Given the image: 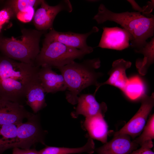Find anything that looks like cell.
Returning a JSON list of instances; mask_svg holds the SVG:
<instances>
[{
    "label": "cell",
    "instance_id": "11",
    "mask_svg": "<svg viewBox=\"0 0 154 154\" xmlns=\"http://www.w3.org/2000/svg\"><path fill=\"white\" fill-rule=\"evenodd\" d=\"M19 103L0 98V125L16 124L23 122L32 115Z\"/></svg>",
    "mask_w": 154,
    "mask_h": 154
},
{
    "label": "cell",
    "instance_id": "8",
    "mask_svg": "<svg viewBox=\"0 0 154 154\" xmlns=\"http://www.w3.org/2000/svg\"><path fill=\"white\" fill-rule=\"evenodd\" d=\"M40 7L35 13L33 17V23L39 31H46L52 29V25L56 16L60 12L65 11L69 13L72 10L69 0L61 1L57 5L52 6L42 0Z\"/></svg>",
    "mask_w": 154,
    "mask_h": 154
},
{
    "label": "cell",
    "instance_id": "3",
    "mask_svg": "<svg viewBox=\"0 0 154 154\" xmlns=\"http://www.w3.org/2000/svg\"><path fill=\"white\" fill-rule=\"evenodd\" d=\"M99 58L87 59L81 62L74 61L62 66L57 68L64 79L66 86V98L73 105L77 104L78 95L84 89L99 83L98 80L103 74L96 71L100 66Z\"/></svg>",
    "mask_w": 154,
    "mask_h": 154
},
{
    "label": "cell",
    "instance_id": "23",
    "mask_svg": "<svg viewBox=\"0 0 154 154\" xmlns=\"http://www.w3.org/2000/svg\"><path fill=\"white\" fill-rule=\"evenodd\" d=\"M154 139V114L149 117L142 132L139 137L133 141L139 146L145 141Z\"/></svg>",
    "mask_w": 154,
    "mask_h": 154
},
{
    "label": "cell",
    "instance_id": "7",
    "mask_svg": "<svg viewBox=\"0 0 154 154\" xmlns=\"http://www.w3.org/2000/svg\"><path fill=\"white\" fill-rule=\"evenodd\" d=\"M141 105L132 117L114 135H127L133 140L142 132L148 117L154 106V93L151 96L143 94L141 97Z\"/></svg>",
    "mask_w": 154,
    "mask_h": 154
},
{
    "label": "cell",
    "instance_id": "21",
    "mask_svg": "<svg viewBox=\"0 0 154 154\" xmlns=\"http://www.w3.org/2000/svg\"><path fill=\"white\" fill-rule=\"evenodd\" d=\"M144 86L141 79L138 76L128 79L125 86L122 90L130 99L135 100L144 94Z\"/></svg>",
    "mask_w": 154,
    "mask_h": 154
},
{
    "label": "cell",
    "instance_id": "30",
    "mask_svg": "<svg viewBox=\"0 0 154 154\" xmlns=\"http://www.w3.org/2000/svg\"><path fill=\"white\" fill-rule=\"evenodd\" d=\"M2 35H1V33H0V36H1Z\"/></svg>",
    "mask_w": 154,
    "mask_h": 154
},
{
    "label": "cell",
    "instance_id": "4",
    "mask_svg": "<svg viewBox=\"0 0 154 154\" xmlns=\"http://www.w3.org/2000/svg\"><path fill=\"white\" fill-rule=\"evenodd\" d=\"M46 31L24 28L21 39L0 36V52L11 59L35 66L40 50L39 42Z\"/></svg>",
    "mask_w": 154,
    "mask_h": 154
},
{
    "label": "cell",
    "instance_id": "25",
    "mask_svg": "<svg viewBox=\"0 0 154 154\" xmlns=\"http://www.w3.org/2000/svg\"><path fill=\"white\" fill-rule=\"evenodd\" d=\"M153 146L152 140L145 141L140 147L133 151L129 154H154L151 149Z\"/></svg>",
    "mask_w": 154,
    "mask_h": 154
},
{
    "label": "cell",
    "instance_id": "12",
    "mask_svg": "<svg viewBox=\"0 0 154 154\" xmlns=\"http://www.w3.org/2000/svg\"><path fill=\"white\" fill-rule=\"evenodd\" d=\"M96 94H82L78 96L77 105L75 110L71 113L72 117L77 118L79 115L85 117L98 114L105 116L107 110L106 104L104 102L99 103L96 100Z\"/></svg>",
    "mask_w": 154,
    "mask_h": 154
},
{
    "label": "cell",
    "instance_id": "15",
    "mask_svg": "<svg viewBox=\"0 0 154 154\" xmlns=\"http://www.w3.org/2000/svg\"><path fill=\"white\" fill-rule=\"evenodd\" d=\"M131 65V62L123 59H119L114 61L111 68L108 73L109 76V78L105 82L98 83L94 93L96 94L101 86L106 84L115 86L122 91L129 79L126 76V71L130 67Z\"/></svg>",
    "mask_w": 154,
    "mask_h": 154
},
{
    "label": "cell",
    "instance_id": "5",
    "mask_svg": "<svg viewBox=\"0 0 154 154\" xmlns=\"http://www.w3.org/2000/svg\"><path fill=\"white\" fill-rule=\"evenodd\" d=\"M87 52L72 48L56 41H44L42 46L35 62L38 67L47 65L57 68L66 65L76 59H81Z\"/></svg>",
    "mask_w": 154,
    "mask_h": 154
},
{
    "label": "cell",
    "instance_id": "22",
    "mask_svg": "<svg viewBox=\"0 0 154 154\" xmlns=\"http://www.w3.org/2000/svg\"><path fill=\"white\" fill-rule=\"evenodd\" d=\"M42 0H9L5 1L3 8L11 9L15 17L19 12L29 7L34 8L40 4Z\"/></svg>",
    "mask_w": 154,
    "mask_h": 154
},
{
    "label": "cell",
    "instance_id": "26",
    "mask_svg": "<svg viewBox=\"0 0 154 154\" xmlns=\"http://www.w3.org/2000/svg\"><path fill=\"white\" fill-rule=\"evenodd\" d=\"M15 17L12 11L8 8L4 7L0 11V33L3 26Z\"/></svg>",
    "mask_w": 154,
    "mask_h": 154
},
{
    "label": "cell",
    "instance_id": "9",
    "mask_svg": "<svg viewBox=\"0 0 154 154\" xmlns=\"http://www.w3.org/2000/svg\"><path fill=\"white\" fill-rule=\"evenodd\" d=\"M99 30L97 27L94 26L89 32L80 34L70 32H59L52 28L45 35L44 41L58 42L70 47L83 50L89 54L93 51V48L87 45V39L91 34L96 33Z\"/></svg>",
    "mask_w": 154,
    "mask_h": 154
},
{
    "label": "cell",
    "instance_id": "14",
    "mask_svg": "<svg viewBox=\"0 0 154 154\" xmlns=\"http://www.w3.org/2000/svg\"><path fill=\"white\" fill-rule=\"evenodd\" d=\"M38 78L45 93H54L67 90L63 76L54 71L47 65L41 66L38 71Z\"/></svg>",
    "mask_w": 154,
    "mask_h": 154
},
{
    "label": "cell",
    "instance_id": "10",
    "mask_svg": "<svg viewBox=\"0 0 154 154\" xmlns=\"http://www.w3.org/2000/svg\"><path fill=\"white\" fill-rule=\"evenodd\" d=\"M103 32L98 47L102 48L121 50L130 46L133 37L126 29L117 27H103Z\"/></svg>",
    "mask_w": 154,
    "mask_h": 154
},
{
    "label": "cell",
    "instance_id": "17",
    "mask_svg": "<svg viewBox=\"0 0 154 154\" xmlns=\"http://www.w3.org/2000/svg\"><path fill=\"white\" fill-rule=\"evenodd\" d=\"M44 90L39 80L33 84L27 93L26 104L37 113L47 106Z\"/></svg>",
    "mask_w": 154,
    "mask_h": 154
},
{
    "label": "cell",
    "instance_id": "2",
    "mask_svg": "<svg viewBox=\"0 0 154 154\" xmlns=\"http://www.w3.org/2000/svg\"><path fill=\"white\" fill-rule=\"evenodd\" d=\"M93 19L98 24L108 21H113L127 30L133 37L131 46L135 51L143 46L147 42L146 40L153 36L154 16L152 14L147 16L139 12L116 13L101 4Z\"/></svg>",
    "mask_w": 154,
    "mask_h": 154
},
{
    "label": "cell",
    "instance_id": "31",
    "mask_svg": "<svg viewBox=\"0 0 154 154\" xmlns=\"http://www.w3.org/2000/svg\"><path fill=\"white\" fill-rule=\"evenodd\" d=\"M12 154H15L14 152L13 151Z\"/></svg>",
    "mask_w": 154,
    "mask_h": 154
},
{
    "label": "cell",
    "instance_id": "1",
    "mask_svg": "<svg viewBox=\"0 0 154 154\" xmlns=\"http://www.w3.org/2000/svg\"><path fill=\"white\" fill-rule=\"evenodd\" d=\"M40 68L0 52V98L22 104L30 88L39 81Z\"/></svg>",
    "mask_w": 154,
    "mask_h": 154
},
{
    "label": "cell",
    "instance_id": "13",
    "mask_svg": "<svg viewBox=\"0 0 154 154\" xmlns=\"http://www.w3.org/2000/svg\"><path fill=\"white\" fill-rule=\"evenodd\" d=\"M127 135H114L110 141L95 149L98 154H129L139 145Z\"/></svg>",
    "mask_w": 154,
    "mask_h": 154
},
{
    "label": "cell",
    "instance_id": "18",
    "mask_svg": "<svg viewBox=\"0 0 154 154\" xmlns=\"http://www.w3.org/2000/svg\"><path fill=\"white\" fill-rule=\"evenodd\" d=\"M95 144L92 139L89 137L82 147L77 148L56 147L46 146L39 150L40 154H73L87 153L92 154L95 151Z\"/></svg>",
    "mask_w": 154,
    "mask_h": 154
},
{
    "label": "cell",
    "instance_id": "20",
    "mask_svg": "<svg viewBox=\"0 0 154 154\" xmlns=\"http://www.w3.org/2000/svg\"><path fill=\"white\" fill-rule=\"evenodd\" d=\"M19 123L0 125V154L8 149L13 148Z\"/></svg>",
    "mask_w": 154,
    "mask_h": 154
},
{
    "label": "cell",
    "instance_id": "24",
    "mask_svg": "<svg viewBox=\"0 0 154 154\" xmlns=\"http://www.w3.org/2000/svg\"><path fill=\"white\" fill-rule=\"evenodd\" d=\"M35 13V8L29 7L18 12L15 17L20 21L27 23L31 21L33 19Z\"/></svg>",
    "mask_w": 154,
    "mask_h": 154
},
{
    "label": "cell",
    "instance_id": "29",
    "mask_svg": "<svg viewBox=\"0 0 154 154\" xmlns=\"http://www.w3.org/2000/svg\"><path fill=\"white\" fill-rule=\"evenodd\" d=\"M131 4L133 8L141 13L143 11V7H140L134 0H127Z\"/></svg>",
    "mask_w": 154,
    "mask_h": 154
},
{
    "label": "cell",
    "instance_id": "16",
    "mask_svg": "<svg viewBox=\"0 0 154 154\" xmlns=\"http://www.w3.org/2000/svg\"><path fill=\"white\" fill-rule=\"evenodd\" d=\"M104 117V116L98 114L86 117L83 124L89 138L103 144L107 142L108 132V125Z\"/></svg>",
    "mask_w": 154,
    "mask_h": 154
},
{
    "label": "cell",
    "instance_id": "19",
    "mask_svg": "<svg viewBox=\"0 0 154 154\" xmlns=\"http://www.w3.org/2000/svg\"><path fill=\"white\" fill-rule=\"evenodd\" d=\"M154 38L139 49L135 51L144 56L143 59H137L136 62V66L139 73L141 75H145L149 68L154 62Z\"/></svg>",
    "mask_w": 154,
    "mask_h": 154
},
{
    "label": "cell",
    "instance_id": "28",
    "mask_svg": "<svg viewBox=\"0 0 154 154\" xmlns=\"http://www.w3.org/2000/svg\"><path fill=\"white\" fill-rule=\"evenodd\" d=\"M154 0L148 1L147 4L143 7V11L142 14L147 16H149L151 14L150 13L152 11L154 7Z\"/></svg>",
    "mask_w": 154,
    "mask_h": 154
},
{
    "label": "cell",
    "instance_id": "6",
    "mask_svg": "<svg viewBox=\"0 0 154 154\" xmlns=\"http://www.w3.org/2000/svg\"><path fill=\"white\" fill-rule=\"evenodd\" d=\"M38 118L33 114L27 122L19 124L13 148L28 149L37 143L45 144L46 132L41 127Z\"/></svg>",
    "mask_w": 154,
    "mask_h": 154
},
{
    "label": "cell",
    "instance_id": "27",
    "mask_svg": "<svg viewBox=\"0 0 154 154\" xmlns=\"http://www.w3.org/2000/svg\"><path fill=\"white\" fill-rule=\"evenodd\" d=\"M15 154H40L39 151L35 149H22L18 148H13Z\"/></svg>",
    "mask_w": 154,
    "mask_h": 154
}]
</instances>
